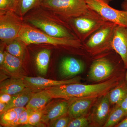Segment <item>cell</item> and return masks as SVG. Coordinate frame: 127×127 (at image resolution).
<instances>
[{
  "mask_svg": "<svg viewBox=\"0 0 127 127\" xmlns=\"http://www.w3.org/2000/svg\"><path fill=\"white\" fill-rule=\"evenodd\" d=\"M31 113L30 111L26 109L22 112L20 115V118L18 122V125L27 124L28 117Z\"/></svg>",
  "mask_w": 127,
  "mask_h": 127,
  "instance_id": "30",
  "label": "cell"
},
{
  "mask_svg": "<svg viewBox=\"0 0 127 127\" xmlns=\"http://www.w3.org/2000/svg\"><path fill=\"white\" fill-rule=\"evenodd\" d=\"M111 105L108 93L99 98L89 116L90 124L95 127H103L111 113Z\"/></svg>",
  "mask_w": 127,
  "mask_h": 127,
  "instance_id": "9",
  "label": "cell"
},
{
  "mask_svg": "<svg viewBox=\"0 0 127 127\" xmlns=\"http://www.w3.org/2000/svg\"><path fill=\"white\" fill-rule=\"evenodd\" d=\"M123 72L104 81L92 84L79 83L65 84L46 89L52 98L69 100L74 98H98L106 95L124 80Z\"/></svg>",
  "mask_w": 127,
  "mask_h": 127,
  "instance_id": "1",
  "label": "cell"
},
{
  "mask_svg": "<svg viewBox=\"0 0 127 127\" xmlns=\"http://www.w3.org/2000/svg\"><path fill=\"white\" fill-rule=\"evenodd\" d=\"M112 48L119 55L127 69V27L117 26L112 42Z\"/></svg>",
  "mask_w": 127,
  "mask_h": 127,
  "instance_id": "11",
  "label": "cell"
},
{
  "mask_svg": "<svg viewBox=\"0 0 127 127\" xmlns=\"http://www.w3.org/2000/svg\"><path fill=\"white\" fill-rule=\"evenodd\" d=\"M117 25L107 21L85 41L84 47L92 56L99 55L112 49V42Z\"/></svg>",
  "mask_w": 127,
  "mask_h": 127,
  "instance_id": "3",
  "label": "cell"
},
{
  "mask_svg": "<svg viewBox=\"0 0 127 127\" xmlns=\"http://www.w3.org/2000/svg\"><path fill=\"white\" fill-rule=\"evenodd\" d=\"M23 78L27 87L37 91H40L52 87L65 84L79 83L81 80L80 77H76L65 80L46 79L40 77L24 76L23 77Z\"/></svg>",
  "mask_w": 127,
  "mask_h": 127,
  "instance_id": "10",
  "label": "cell"
},
{
  "mask_svg": "<svg viewBox=\"0 0 127 127\" xmlns=\"http://www.w3.org/2000/svg\"><path fill=\"white\" fill-rule=\"evenodd\" d=\"M66 100L52 103L42 109L41 123L48 124L53 120L67 114L69 101Z\"/></svg>",
  "mask_w": 127,
  "mask_h": 127,
  "instance_id": "13",
  "label": "cell"
},
{
  "mask_svg": "<svg viewBox=\"0 0 127 127\" xmlns=\"http://www.w3.org/2000/svg\"><path fill=\"white\" fill-rule=\"evenodd\" d=\"M22 25L17 18L11 14H1L0 17V39L7 44L18 37Z\"/></svg>",
  "mask_w": 127,
  "mask_h": 127,
  "instance_id": "7",
  "label": "cell"
},
{
  "mask_svg": "<svg viewBox=\"0 0 127 127\" xmlns=\"http://www.w3.org/2000/svg\"><path fill=\"white\" fill-rule=\"evenodd\" d=\"M5 58L3 67L6 71L12 74L19 72L22 66V60L5 51Z\"/></svg>",
  "mask_w": 127,
  "mask_h": 127,
  "instance_id": "21",
  "label": "cell"
},
{
  "mask_svg": "<svg viewBox=\"0 0 127 127\" xmlns=\"http://www.w3.org/2000/svg\"><path fill=\"white\" fill-rule=\"evenodd\" d=\"M52 99L51 95L46 89L40 90L33 94L26 105V108L31 112L42 110Z\"/></svg>",
  "mask_w": 127,
  "mask_h": 127,
  "instance_id": "16",
  "label": "cell"
},
{
  "mask_svg": "<svg viewBox=\"0 0 127 127\" xmlns=\"http://www.w3.org/2000/svg\"><path fill=\"white\" fill-rule=\"evenodd\" d=\"M51 51L44 49L37 53L35 57L37 69L41 75L45 76L47 72L50 62Z\"/></svg>",
  "mask_w": 127,
  "mask_h": 127,
  "instance_id": "22",
  "label": "cell"
},
{
  "mask_svg": "<svg viewBox=\"0 0 127 127\" xmlns=\"http://www.w3.org/2000/svg\"><path fill=\"white\" fill-rule=\"evenodd\" d=\"M18 38L26 45L46 43L75 48L82 46L81 41L75 37H54L27 25H22Z\"/></svg>",
  "mask_w": 127,
  "mask_h": 127,
  "instance_id": "2",
  "label": "cell"
},
{
  "mask_svg": "<svg viewBox=\"0 0 127 127\" xmlns=\"http://www.w3.org/2000/svg\"><path fill=\"white\" fill-rule=\"evenodd\" d=\"M6 104L0 102V114H2L5 109Z\"/></svg>",
  "mask_w": 127,
  "mask_h": 127,
  "instance_id": "35",
  "label": "cell"
},
{
  "mask_svg": "<svg viewBox=\"0 0 127 127\" xmlns=\"http://www.w3.org/2000/svg\"><path fill=\"white\" fill-rule=\"evenodd\" d=\"M7 52L14 56L18 57L22 60L24 57V48L18 41L15 40L9 43L6 47Z\"/></svg>",
  "mask_w": 127,
  "mask_h": 127,
  "instance_id": "24",
  "label": "cell"
},
{
  "mask_svg": "<svg viewBox=\"0 0 127 127\" xmlns=\"http://www.w3.org/2000/svg\"><path fill=\"white\" fill-rule=\"evenodd\" d=\"M39 91L27 87L19 93L12 95L11 100L6 104L5 109L3 113L11 108L25 107L33 94Z\"/></svg>",
  "mask_w": 127,
  "mask_h": 127,
  "instance_id": "17",
  "label": "cell"
},
{
  "mask_svg": "<svg viewBox=\"0 0 127 127\" xmlns=\"http://www.w3.org/2000/svg\"><path fill=\"white\" fill-rule=\"evenodd\" d=\"M98 98H74L69 101L67 114L71 119L86 115L88 112L96 101Z\"/></svg>",
  "mask_w": 127,
  "mask_h": 127,
  "instance_id": "14",
  "label": "cell"
},
{
  "mask_svg": "<svg viewBox=\"0 0 127 127\" xmlns=\"http://www.w3.org/2000/svg\"><path fill=\"white\" fill-rule=\"evenodd\" d=\"M16 6H18L21 14L24 15L28 11L38 4L41 0H16Z\"/></svg>",
  "mask_w": 127,
  "mask_h": 127,
  "instance_id": "25",
  "label": "cell"
},
{
  "mask_svg": "<svg viewBox=\"0 0 127 127\" xmlns=\"http://www.w3.org/2000/svg\"><path fill=\"white\" fill-rule=\"evenodd\" d=\"M5 51L3 50L2 48H1L0 51V65L1 67H2L4 64L5 58Z\"/></svg>",
  "mask_w": 127,
  "mask_h": 127,
  "instance_id": "33",
  "label": "cell"
},
{
  "mask_svg": "<svg viewBox=\"0 0 127 127\" xmlns=\"http://www.w3.org/2000/svg\"><path fill=\"white\" fill-rule=\"evenodd\" d=\"M43 0H41V1H43Z\"/></svg>",
  "mask_w": 127,
  "mask_h": 127,
  "instance_id": "39",
  "label": "cell"
},
{
  "mask_svg": "<svg viewBox=\"0 0 127 127\" xmlns=\"http://www.w3.org/2000/svg\"><path fill=\"white\" fill-rule=\"evenodd\" d=\"M111 105L119 104L127 96V83L123 80L108 93Z\"/></svg>",
  "mask_w": 127,
  "mask_h": 127,
  "instance_id": "20",
  "label": "cell"
},
{
  "mask_svg": "<svg viewBox=\"0 0 127 127\" xmlns=\"http://www.w3.org/2000/svg\"><path fill=\"white\" fill-rule=\"evenodd\" d=\"M27 87L23 77L8 79L1 82L0 92L14 95L23 91Z\"/></svg>",
  "mask_w": 127,
  "mask_h": 127,
  "instance_id": "18",
  "label": "cell"
},
{
  "mask_svg": "<svg viewBox=\"0 0 127 127\" xmlns=\"http://www.w3.org/2000/svg\"><path fill=\"white\" fill-rule=\"evenodd\" d=\"M122 7L124 10H127V0H124L122 4Z\"/></svg>",
  "mask_w": 127,
  "mask_h": 127,
  "instance_id": "36",
  "label": "cell"
},
{
  "mask_svg": "<svg viewBox=\"0 0 127 127\" xmlns=\"http://www.w3.org/2000/svg\"><path fill=\"white\" fill-rule=\"evenodd\" d=\"M71 20L81 41H85L107 22L91 9L86 15L71 18Z\"/></svg>",
  "mask_w": 127,
  "mask_h": 127,
  "instance_id": "5",
  "label": "cell"
},
{
  "mask_svg": "<svg viewBox=\"0 0 127 127\" xmlns=\"http://www.w3.org/2000/svg\"><path fill=\"white\" fill-rule=\"evenodd\" d=\"M88 6L107 21L127 27V10L114 9L106 0H85Z\"/></svg>",
  "mask_w": 127,
  "mask_h": 127,
  "instance_id": "6",
  "label": "cell"
},
{
  "mask_svg": "<svg viewBox=\"0 0 127 127\" xmlns=\"http://www.w3.org/2000/svg\"><path fill=\"white\" fill-rule=\"evenodd\" d=\"M106 0L108 2H109V1H111L113 0Z\"/></svg>",
  "mask_w": 127,
  "mask_h": 127,
  "instance_id": "38",
  "label": "cell"
},
{
  "mask_svg": "<svg viewBox=\"0 0 127 127\" xmlns=\"http://www.w3.org/2000/svg\"><path fill=\"white\" fill-rule=\"evenodd\" d=\"M71 118L67 115L63 116L51 122L48 127H67L71 120Z\"/></svg>",
  "mask_w": 127,
  "mask_h": 127,
  "instance_id": "28",
  "label": "cell"
},
{
  "mask_svg": "<svg viewBox=\"0 0 127 127\" xmlns=\"http://www.w3.org/2000/svg\"><path fill=\"white\" fill-rule=\"evenodd\" d=\"M84 69L83 63L73 57H66L62 60L60 66V72L63 77L74 76L83 72Z\"/></svg>",
  "mask_w": 127,
  "mask_h": 127,
  "instance_id": "15",
  "label": "cell"
},
{
  "mask_svg": "<svg viewBox=\"0 0 127 127\" xmlns=\"http://www.w3.org/2000/svg\"><path fill=\"white\" fill-rule=\"evenodd\" d=\"M40 4L63 17L71 19L84 15L90 10L85 0H45Z\"/></svg>",
  "mask_w": 127,
  "mask_h": 127,
  "instance_id": "4",
  "label": "cell"
},
{
  "mask_svg": "<svg viewBox=\"0 0 127 127\" xmlns=\"http://www.w3.org/2000/svg\"><path fill=\"white\" fill-rule=\"evenodd\" d=\"M16 0H0L1 10H5L13 8L16 6Z\"/></svg>",
  "mask_w": 127,
  "mask_h": 127,
  "instance_id": "29",
  "label": "cell"
},
{
  "mask_svg": "<svg viewBox=\"0 0 127 127\" xmlns=\"http://www.w3.org/2000/svg\"><path fill=\"white\" fill-rule=\"evenodd\" d=\"M12 95L6 93L0 94V102L7 104L10 102L12 98Z\"/></svg>",
  "mask_w": 127,
  "mask_h": 127,
  "instance_id": "31",
  "label": "cell"
},
{
  "mask_svg": "<svg viewBox=\"0 0 127 127\" xmlns=\"http://www.w3.org/2000/svg\"><path fill=\"white\" fill-rule=\"evenodd\" d=\"M42 116V110L31 112L28 117L27 124L37 126L41 124Z\"/></svg>",
  "mask_w": 127,
  "mask_h": 127,
  "instance_id": "27",
  "label": "cell"
},
{
  "mask_svg": "<svg viewBox=\"0 0 127 127\" xmlns=\"http://www.w3.org/2000/svg\"><path fill=\"white\" fill-rule=\"evenodd\" d=\"M127 117L125 111L119 105L114 106L103 127H115Z\"/></svg>",
  "mask_w": 127,
  "mask_h": 127,
  "instance_id": "23",
  "label": "cell"
},
{
  "mask_svg": "<svg viewBox=\"0 0 127 127\" xmlns=\"http://www.w3.org/2000/svg\"><path fill=\"white\" fill-rule=\"evenodd\" d=\"M113 64L106 57H101L94 61L90 67L88 77L92 82H97L110 77L113 73Z\"/></svg>",
  "mask_w": 127,
  "mask_h": 127,
  "instance_id": "8",
  "label": "cell"
},
{
  "mask_svg": "<svg viewBox=\"0 0 127 127\" xmlns=\"http://www.w3.org/2000/svg\"><path fill=\"white\" fill-rule=\"evenodd\" d=\"M26 109V107L14 108L8 109L0 115V124L6 127H15L18 125L20 115Z\"/></svg>",
  "mask_w": 127,
  "mask_h": 127,
  "instance_id": "19",
  "label": "cell"
},
{
  "mask_svg": "<svg viewBox=\"0 0 127 127\" xmlns=\"http://www.w3.org/2000/svg\"><path fill=\"white\" fill-rule=\"evenodd\" d=\"M125 78H126V82L127 83V71L126 72V75H125Z\"/></svg>",
  "mask_w": 127,
  "mask_h": 127,
  "instance_id": "37",
  "label": "cell"
},
{
  "mask_svg": "<svg viewBox=\"0 0 127 127\" xmlns=\"http://www.w3.org/2000/svg\"><path fill=\"white\" fill-rule=\"evenodd\" d=\"M90 119L87 115L72 119L67 127H86L90 125Z\"/></svg>",
  "mask_w": 127,
  "mask_h": 127,
  "instance_id": "26",
  "label": "cell"
},
{
  "mask_svg": "<svg viewBox=\"0 0 127 127\" xmlns=\"http://www.w3.org/2000/svg\"><path fill=\"white\" fill-rule=\"evenodd\" d=\"M115 127H127V116Z\"/></svg>",
  "mask_w": 127,
  "mask_h": 127,
  "instance_id": "34",
  "label": "cell"
},
{
  "mask_svg": "<svg viewBox=\"0 0 127 127\" xmlns=\"http://www.w3.org/2000/svg\"><path fill=\"white\" fill-rule=\"evenodd\" d=\"M30 23L51 36L56 37H73L65 28L52 22L40 19L30 20Z\"/></svg>",
  "mask_w": 127,
  "mask_h": 127,
  "instance_id": "12",
  "label": "cell"
},
{
  "mask_svg": "<svg viewBox=\"0 0 127 127\" xmlns=\"http://www.w3.org/2000/svg\"><path fill=\"white\" fill-rule=\"evenodd\" d=\"M119 105V106L122 108L123 110L125 111V113L126 114V116H127V96L126 97L124 98L123 99L121 102L119 104H117Z\"/></svg>",
  "mask_w": 127,
  "mask_h": 127,
  "instance_id": "32",
  "label": "cell"
}]
</instances>
